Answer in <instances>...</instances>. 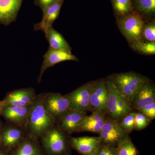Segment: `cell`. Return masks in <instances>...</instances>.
Masks as SVG:
<instances>
[{
	"instance_id": "cell-1",
	"label": "cell",
	"mask_w": 155,
	"mask_h": 155,
	"mask_svg": "<svg viewBox=\"0 0 155 155\" xmlns=\"http://www.w3.org/2000/svg\"><path fill=\"white\" fill-rule=\"evenodd\" d=\"M55 122L44 107L42 96H36L31 104L25 124L28 134L33 138L41 137L54 126Z\"/></svg>"
},
{
	"instance_id": "cell-2",
	"label": "cell",
	"mask_w": 155,
	"mask_h": 155,
	"mask_svg": "<svg viewBox=\"0 0 155 155\" xmlns=\"http://www.w3.org/2000/svg\"><path fill=\"white\" fill-rule=\"evenodd\" d=\"M109 78L119 94L128 102L130 106L134 95L150 81L145 76L133 72L114 74Z\"/></svg>"
},
{
	"instance_id": "cell-3",
	"label": "cell",
	"mask_w": 155,
	"mask_h": 155,
	"mask_svg": "<svg viewBox=\"0 0 155 155\" xmlns=\"http://www.w3.org/2000/svg\"><path fill=\"white\" fill-rule=\"evenodd\" d=\"M108 89L106 109L107 115L119 122L122 117L132 110L130 104L119 94L110 79H105Z\"/></svg>"
},
{
	"instance_id": "cell-4",
	"label": "cell",
	"mask_w": 155,
	"mask_h": 155,
	"mask_svg": "<svg viewBox=\"0 0 155 155\" xmlns=\"http://www.w3.org/2000/svg\"><path fill=\"white\" fill-rule=\"evenodd\" d=\"M144 24L142 17L135 11L117 17L119 30L129 43L141 41L142 31Z\"/></svg>"
},
{
	"instance_id": "cell-5",
	"label": "cell",
	"mask_w": 155,
	"mask_h": 155,
	"mask_svg": "<svg viewBox=\"0 0 155 155\" xmlns=\"http://www.w3.org/2000/svg\"><path fill=\"white\" fill-rule=\"evenodd\" d=\"M64 132L54 126L41 137L43 145L50 155H63L66 152L67 142Z\"/></svg>"
},
{
	"instance_id": "cell-6",
	"label": "cell",
	"mask_w": 155,
	"mask_h": 155,
	"mask_svg": "<svg viewBox=\"0 0 155 155\" xmlns=\"http://www.w3.org/2000/svg\"><path fill=\"white\" fill-rule=\"evenodd\" d=\"M98 134L101 144L114 148L129 134L119 126V122L108 116Z\"/></svg>"
},
{
	"instance_id": "cell-7",
	"label": "cell",
	"mask_w": 155,
	"mask_h": 155,
	"mask_svg": "<svg viewBox=\"0 0 155 155\" xmlns=\"http://www.w3.org/2000/svg\"><path fill=\"white\" fill-rule=\"evenodd\" d=\"M44 107L55 122L58 121L70 109L69 100L67 95L49 93L42 96Z\"/></svg>"
},
{
	"instance_id": "cell-8",
	"label": "cell",
	"mask_w": 155,
	"mask_h": 155,
	"mask_svg": "<svg viewBox=\"0 0 155 155\" xmlns=\"http://www.w3.org/2000/svg\"><path fill=\"white\" fill-rule=\"evenodd\" d=\"M108 96L107 85L104 78L91 81L90 111H100L107 114L106 105Z\"/></svg>"
},
{
	"instance_id": "cell-9",
	"label": "cell",
	"mask_w": 155,
	"mask_h": 155,
	"mask_svg": "<svg viewBox=\"0 0 155 155\" xmlns=\"http://www.w3.org/2000/svg\"><path fill=\"white\" fill-rule=\"evenodd\" d=\"M91 81L84 84L67 94L70 109L86 113L90 111Z\"/></svg>"
},
{
	"instance_id": "cell-10",
	"label": "cell",
	"mask_w": 155,
	"mask_h": 155,
	"mask_svg": "<svg viewBox=\"0 0 155 155\" xmlns=\"http://www.w3.org/2000/svg\"><path fill=\"white\" fill-rule=\"evenodd\" d=\"M44 60L38 78V82H40L45 71L56 64L66 61L78 62V58L71 52L63 50H56L49 48L43 57Z\"/></svg>"
},
{
	"instance_id": "cell-11",
	"label": "cell",
	"mask_w": 155,
	"mask_h": 155,
	"mask_svg": "<svg viewBox=\"0 0 155 155\" xmlns=\"http://www.w3.org/2000/svg\"><path fill=\"white\" fill-rule=\"evenodd\" d=\"M70 142L72 147L83 155H95L101 145L99 136L72 137Z\"/></svg>"
},
{
	"instance_id": "cell-12",
	"label": "cell",
	"mask_w": 155,
	"mask_h": 155,
	"mask_svg": "<svg viewBox=\"0 0 155 155\" xmlns=\"http://www.w3.org/2000/svg\"><path fill=\"white\" fill-rule=\"evenodd\" d=\"M86 115V113L70 109L58 120V127L67 133L78 132L81 121Z\"/></svg>"
},
{
	"instance_id": "cell-13",
	"label": "cell",
	"mask_w": 155,
	"mask_h": 155,
	"mask_svg": "<svg viewBox=\"0 0 155 155\" xmlns=\"http://www.w3.org/2000/svg\"><path fill=\"white\" fill-rule=\"evenodd\" d=\"M36 97L34 90L29 87L10 92L4 101L7 106L24 107L31 104Z\"/></svg>"
},
{
	"instance_id": "cell-14",
	"label": "cell",
	"mask_w": 155,
	"mask_h": 155,
	"mask_svg": "<svg viewBox=\"0 0 155 155\" xmlns=\"http://www.w3.org/2000/svg\"><path fill=\"white\" fill-rule=\"evenodd\" d=\"M64 1V0H58L43 11L41 20L39 23L35 24L34 30L40 31L44 33L48 28L52 26L53 23L59 17Z\"/></svg>"
},
{
	"instance_id": "cell-15",
	"label": "cell",
	"mask_w": 155,
	"mask_h": 155,
	"mask_svg": "<svg viewBox=\"0 0 155 155\" xmlns=\"http://www.w3.org/2000/svg\"><path fill=\"white\" fill-rule=\"evenodd\" d=\"M23 0H0V23L5 25L15 22Z\"/></svg>"
},
{
	"instance_id": "cell-16",
	"label": "cell",
	"mask_w": 155,
	"mask_h": 155,
	"mask_svg": "<svg viewBox=\"0 0 155 155\" xmlns=\"http://www.w3.org/2000/svg\"><path fill=\"white\" fill-rule=\"evenodd\" d=\"M155 101V87L148 81L140 89L134 97L131 103L132 109L139 110L142 108Z\"/></svg>"
},
{
	"instance_id": "cell-17",
	"label": "cell",
	"mask_w": 155,
	"mask_h": 155,
	"mask_svg": "<svg viewBox=\"0 0 155 155\" xmlns=\"http://www.w3.org/2000/svg\"><path fill=\"white\" fill-rule=\"evenodd\" d=\"M107 114L100 111L92 112L90 116H85L82 119L79 131H88L99 134L105 122Z\"/></svg>"
},
{
	"instance_id": "cell-18",
	"label": "cell",
	"mask_w": 155,
	"mask_h": 155,
	"mask_svg": "<svg viewBox=\"0 0 155 155\" xmlns=\"http://www.w3.org/2000/svg\"><path fill=\"white\" fill-rule=\"evenodd\" d=\"M31 104L24 107L7 106L2 114L6 119L19 126L25 125Z\"/></svg>"
},
{
	"instance_id": "cell-19",
	"label": "cell",
	"mask_w": 155,
	"mask_h": 155,
	"mask_svg": "<svg viewBox=\"0 0 155 155\" xmlns=\"http://www.w3.org/2000/svg\"><path fill=\"white\" fill-rule=\"evenodd\" d=\"M46 39L48 42L50 48L63 50L71 52L72 48L61 33L52 26L48 28L44 32Z\"/></svg>"
},
{
	"instance_id": "cell-20",
	"label": "cell",
	"mask_w": 155,
	"mask_h": 155,
	"mask_svg": "<svg viewBox=\"0 0 155 155\" xmlns=\"http://www.w3.org/2000/svg\"><path fill=\"white\" fill-rule=\"evenodd\" d=\"M23 137V131L20 127L10 126L6 128L2 134V142L7 147H13L19 144Z\"/></svg>"
},
{
	"instance_id": "cell-21",
	"label": "cell",
	"mask_w": 155,
	"mask_h": 155,
	"mask_svg": "<svg viewBox=\"0 0 155 155\" xmlns=\"http://www.w3.org/2000/svg\"><path fill=\"white\" fill-rule=\"evenodd\" d=\"M115 155H138V151L129 136H127L114 148Z\"/></svg>"
},
{
	"instance_id": "cell-22",
	"label": "cell",
	"mask_w": 155,
	"mask_h": 155,
	"mask_svg": "<svg viewBox=\"0 0 155 155\" xmlns=\"http://www.w3.org/2000/svg\"><path fill=\"white\" fill-rule=\"evenodd\" d=\"M116 17H119L133 12L131 0H111Z\"/></svg>"
},
{
	"instance_id": "cell-23",
	"label": "cell",
	"mask_w": 155,
	"mask_h": 155,
	"mask_svg": "<svg viewBox=\"0 0 155 155\" xmlns=\"http://www.w3.org/2000/svg\"><path fill=\"white\" fill-rule=\"evenodd\" d=\"M132 49L141 54L154 55L155 54V43L148 42L142 41L129 43Z\"/></svg>"
},
{
	"instance_id": "cell-24",
	"label": "cell",
	"mask_w": 155,
	"mask_h": 155,
	"mask_svg": "<svg viewBox=\"0 0 155 155\" xmlns=\"http://www.w3.org/2000/svg\"><path fill=\"white\" fill-rule=\"evenodd\" d=\"M12 155H41V153L34 143L26 140L22 142Z\"/></svg>"
},
{
	"instance_id": "cell-25",
	"label": "cell",
	"mask_w": 155,
	"mask_h": 155,
	"mask_svg": "<svg viewBox=\"0 0 155 155\" xmlns=\"http://www.w3.org/2000/svg\"><path fill=\"white\" fill-rule=\"evenodd\" d=\"M136 8L140 15L150 16L155 12V0H134Z\"/></svg>"
},
{
	"instance_id": "cell-26",
	"label": "cell",
	"mask_w": 155,
	"mask_h": 155,
	"mask_svg": "<svg viewBox=\"0 0 155 155\" xmlns=\"http://www.w3.org/2000/svg\"><path fill=\"white\" fill-rule=\"evenodd\" d=\"M135 112H130L119 121V126L127 133L132 131L134 129V119Z\"/></svg>"
},
{
	"instance_id": "cell-27",
	"label": "cell",
	"mask_w": 155,
	"mask_h": 155,
	"mask_svg": "<svg viewBox=\"0 0 155 155\" xmlns=\"http://www.w3.org/2000/svg\"><path fill=\"white\" fill-rule=\"evenodd\" d=\"M141 41L155 42V23L153 20L147 24H144L142 31Z\"/></svg>"
},
{
	"instance_id": "cell-28",
	"label": "cell",
	"mask_w": 155,
	"mask_h": 155,
	"mask_svg": "<svg viewBox=\"0 0 155 155\" xmlns=\"http://www.w3.org/2000/svg\"><path fill=\"white\" fill-rule=\"evenodd\" d=\"M150 121L140 112H135L134 119V129L137 130H143L150 124Z\"/></svg>"
},
{
	"instance_id": "cell-29",
	"label": "cell",
	"mask_w": 155,
	"mask_h": 155,
	"mask_svg": "<svg viewBox=\"0 0 155 155\" xmlns=\"http://www.w3.org/2000/svg\"><path fill=\"white\" fill-rule=\"evenodd\" d=\"M138 111L144 114L151 122L155 118V101L142 108Z\"/></svg>"
},
{
	"instance_id": "cell-30",
	"label": "cell",
	"mask_w": 155,
	"mask_h": 155,
	"mask_svg": "<svg viewBox=\"0 0 155 155\" xmlns=\"http://www.w3.org/2000/svg\"><path fill=\"white\" fill-rule=\"evenodd\" d=\"M95 155H115L114 148L101 144Z\"/></svg>"
},
{
	"instance_id": "cell-31",
	"label": "cell",
	"mask_w": 155,
	"mask_h": 155,
	"mask_svg": "<svg viewBox=\"0 0 155 155\" xmlns=\"http://www.w3.org/2000/svg\"><path fill=\"white\" fill-rule=\"evenodd\" d=\"M58 0H35V4L41 9L42 11H44L48 6L55 2Z\"/></svg>"
},
{
	"instance_id": "cell-32",
	"label": "cell",
	"mask_w": 155,
	"mask_h": 155,
	"mask_svg": "<svg viewBox=\"0 0 155 155\" xmlns=\"http://www.w3.org/2000/svg\"><path fill=\"white\" fill-rule=\"evenodd\" d=\"M7 106L5 101H0V114H2L3 110Z\"/></svg>"
},
{
	"instance_id": "cell-33",
	"label": "cell",
	"mask_w": 155,
	"mask_h": 155,
	"mask_svg": "<svg viewBox=\"0 0 155 155\" xmlns=\"http://www.w3.org/2000/svg\"><path fill=\"white\" fill-rule=\"evenodd\" d=\"M2 125H1V123H0V140H1V139H2Z\"/></svg>"
},
{
	"instance_id": "cell-34",
	"label": "cell",
	"mask_w": 155,
	"mask_h": 155,
	"mask_svg": "<svg viewBox=\"0 0 155 155\" xmlns=\"http://www.w3.org/2000/svg\"><path fill=\"white\" fill-rule=\"evenodd\" d=\"M0 155H5V154L2 152L0 151Z\"/></svg>"
}]
</instances>
